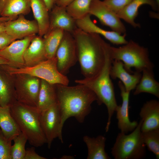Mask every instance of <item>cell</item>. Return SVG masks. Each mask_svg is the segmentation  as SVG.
Segmentation results:
<instances>
[{"label":"cell","instance_id":"5bb4252c","mask_svg":"<svg viewBox=\"0 0 159 159\" xmlns=\"http://www.w3.org/2000/svg\"><path fill=\"white\" fill-rule=\"evenodd\" d=\"M120 91L122 102L121 105H118L115 112L117 120V126L120 132L127 134L133 131L138 125L136 121H131L129 118V110L130 92L126 91L124 87L120 81L118 83Z\"/></svg>","mask_w":159,"mask_h":159},{"label":"cell","instance_id":"f1b7e54d","mask_svg":"<svg viewBox=\"0 0 159 159\" xmlns=\"http://www.w3.org/2000/svg\"><path fill=\"white\" fill-rule=\"evenodd\" d=\"M92 0H74L66 7L68 13L75 20L80 19L89 14Z\"/></svg>","mask_w":159,"mask_h":159},{"label":"cell","instance_id":"d6986e66","mask_svg":"<svg viewBox=\"0 0 159 159\" xmlns=\"http://www.w3.org/2000/svg\"><path fill=\"white\" fill-rule=\"evenodd\" d=\"M14 76L0 65V106L10 107L16 101Z\"/></svg>","mask_w":159,"mask_h":159},{"label":"cell","instance_id":"ffe728a7","mask_svg":"<svg viewBox=\"0 0 159 159\" xmlns=\"http://www.w3.org/2000/svg\"><path fill=\"white\" fill-rule=\"evenodd\" d=\"M23 59L25 66L36 65L47 59L46 55L44 38L35 36L25 50Z\"/></svg>","mask_w":159,"mask_h":159},{"label":"cell","instance_id":"74e56055","mask_svg":"<svg viewBox=\"0 0 159 159\" xmlns=\"http://www.w3.org/2000/svg\"><path fill=\"white\" fill-rule=\"evenodd\" d=\"M5 22L0 21V33L5 32Z\"/></svg>","mask_w":159,"mask_h":159},{"label":"cell","instance_id":"f35d334b","mask_svg":"<svg viewBox=\"0 0 159 159\" xmlns=\"http://www.w3.org/2000/svg\"><path fill=\"white\" fill-rule=\"evenodd\" d=\"M9 62L7 60L0 56V65L3 64L9 65Z\"/></svg>","mask_w":159,"mask_h":159},{"label":"cell","instance_id":"277c9868","mask_svg":"<svg viewBox=\"0 0 159 159\" xmlns=\"http://www.w3.org/2000/svg\"><path fill=\"white\" fill-rule=\"evenodd\" d=\"M10 110L12 117L30 145L38 147L47 143L40 124L39 112L36 107L16 101L10 107Z\"/></svg>","mask_w":159,"mask_h":159},{"label":"cell","instance_id":"603a6c76","mask_svg":"<svg viewBox=\"0 0 159 159\" xmlns=\"http://www.w3.org/2000/svg\"><path fill=\"white\" fill-rule=\"evenodd\" d=\"M30 3L31 8L38 26V35L42 37L49 28V11L43 0H30Z\"/></svg>","mask_w":159,"mask_h":159},{"label":"cell","instance_id":"2e32d148","mask_svg":"<svg viewBox=\"0 0 159 159\" xmlns=\"http://www.w3.org/2000/svg\"><path fill=\"white\" fill-rule=\"evenodd\" d=\"M50 11L49 25L47 32L59 28L72 34L77 28L76 20L68 13L66 7L55 5Z\"/></svg>","mask_w":159,"mask_h":159},{"label":"cell","instance_id":"4fadbf2b","mask_svg":"<svg viewBox=\"0 0 159 159\" xmlns=\"http://www.w3.org/2000/svg\"><path fill=\"white\" fill-rule=\"evenodd\" d=\"M5 26V32L16 40L39 32V27L36 21L28 20L22 14L19 15L15 19L6 21Z\"/></svg>","mask_w":159,"mask_h":159},{"label":"cell","instance_id":"44dd1931","mask_svg":"<svg viewBox=\"0 0 159 159\" xmlns=\"http://www.w3.org/2000/svg\"><path fill=\"white\" fill-rule=\"evenodd\" d=\"M31 9L30 0H0V16L10 20L28 14Z\"/></svg>","mask_w":159,"mask_h":159},{"label":"cell","instance_id":"83f0119b","mask_svg":"<svg viewBox=\"0 0 159 159\" xmlns=\"http://www.w3.org/2000/svg\"><path fill=\"white\" fill-rule=\"evenodd\" d=\"M64 31L61 29H55L47 32L43 36L47 59L55 57L57 49L62 39Z\"/></svg>","mask_w":159,"mask_h":159},{"label":"cell","instance_id":"5b68a950","mask_svg":"<svg viewBox=\"0 0 159 159\" xmlns=\"http://www.w3.org/2000/svg\"><path fill=\"white\" fill-rule=\"evenodd\" d=\"M110 57L112 60L121 61L125 69L132 72L131 68L142 72L145 69H153L154 65L150 61L148 49L131 40L122 46L109 47Z\"/></svg>","mask_w":159,"mask_h":159},{"label":"cell","instance_id":"1f68e13d","mask_svg":"<svg viewBox=\"0 0 159 159\" xmlns=\"http://www.w3.org/2000/svg\"><path fill=\"white\" fill-rule=\"evenodd\" d=\"M12 141L7 138L0 129V159H11Z\"/></svg>","mask_w":159,"mask_h":159},{"label":"cell","instance_id":"52a82bcc","mask_svg":"<svg viewBox=\"0 0 159 159\" xmlns=\"http://www.w3.org/2000/svg\"><path fill=\"white\" fill-rule=\"evenodd\" d=\"M11 74H24L44 80L54 85H68L69 79L66 75L61 73L57 68L56 57L47 59L36 65L16 68L7 64L1 65Z\"/></svg>","mask_w":159,"mask_h":159},{"label":"cell","instance_id":"9c48e42d","mask_svg":"<svg viewBox=\"0 0 159 159\" xmlns=\"http://www.w3.org/2000/svg\"><path fill=\"white\" fill-rule=\"evenodd\" d=\"M39 119L42 130L49 149L53 140L58 138L63 143L61 118L58 103L39 112Z\"/></svg>","mask_w":159,"mask_h":159},{"label":"cell","instance_id":"ac0fdd59","mask_svg":"<svg viewBox=\"0 0 159 159\" xmlns=\"http://www.w3.org/2000/svg\"><path fill=\"white\" fill-rule=\"evenodd\" d=\"M142 132L159 129V102L152 100L144 104L139 113Z\"/></svg>","mask_w":159,"mask_h":159},{"label":"cell","instance_id":"d6a6232c","mask_svg":"<svg viewBox=\"0 0 159 159\" xmlns=\"http://www.w3.org/2000/svg\"><path fill=\"white\" fill-rule=\"evenodd\" d=\"M132 0H103L106 5L117 14Z\"/></svg>","mask_w":159,"mask_h":159},{"label":"cell","instance_id":"4dcf8cb0","mask_svg":"<svg viewBox=\"0 0 159 159\" xmlns=\"http://www.w3.org/2000/svg\"><path fill=\"white\" fill-rule=\"evenodd\" d=\"M14 144L11 149V159H24L26 149L25 146L28 141L26 135L21 132L13 139Z\"/></svg>","mask_w":159,"mask_h":159},{"label":"cell","instance_id":"484cf974","mask_svg":"<svg viewBox=\"0 0 159 159\" xmlns=\"http://www.w3.org/2000/svg\"><path fill=\"white\" fill-rule=\"evenodd\" d=\"M140 79L135 89L134 95L147 93L159 98V83L155 79L153 69H145L142 72Z\"/></svg>","mask_w":159,"mask_h":159},{"label":"cell","instance_id":"ab89813d","mask_svg":"<svg viewBox=\"0 0 159 159\" xmlns=\"http://www.w3.org/2000/svg\"><path fill=\"white\" fill-rule=\"evenodd\" d=\"M9 20L8 18L0 16V21L5 22Z\"/></svg>","mask_w":159,"mask_h":159},{"label":"cell","instance_id":"8d00e7d4","mask_svg":"<svg viewBox=\"0 0 159 159\" xmlns=\"http://www.w3.org/2000/svg\"><path fill=\"white\" fill-rule=\"evenodd\" d=\"M46 4L49 11H50L55 5L56 0H43Z\"/></svg>","mask_w":159,"mask_h":159},{"label":"cell","instance_id":"7a4b0ae2","mask_svg":"<svg viewBox=\"0 0 159 159\" xmlns=\"http://www.w3.org/2000/svg\"><path fill=\"white\" fill-rule=\"evenodd\" d=\"M63 128L65 121L73 117L83 123L91 110V105L97 101L95 93L86 86L81 84L74 86L55 85Z\"/></svg>","mask_w":159,"mask_h":159},{"label":"cell","instance_id":"8fae6325","mask_svg":"<svg viewBox=\"0 0 159 159\" xmlns=\"http://www.w3.org/2000/svg\"><path fill=\"white\" fill-rule=\"evenodd\" d=\"M89 14L96 17L102 24L109 27L112 31L121 34H125L126 29L120 19L103 1L92 0Z\"/></svg>","mask_w":159,"mask_h":159},{"label":"cell","instance_id":"cb8c5ba5","mask_svg":"<svg viewBox=\"0 0 159 159\" xmlns=\"http://www.w3.org/2000/svg\"><path fill=\"white\" fill-rule=\"evenodd\" d=\"M57 103L55 85L41 79L40 87L36 108L40 112Z\"/></svg>","mask_w":159,"mask_h":159},{"label":"cell","instance_id":"836d02e7","mask_svg":"<svg viewBox=\"0 0 159 159\" xmlns=\"http://www.w3.org/2000/svg\"><path fill=\"white\" fill-rule=\"evenodd\" d=\"M16 40L14 37L6 32L0 33V49L6 47Z\"/></svg>","mask_w":159,"mask_h":159},{"label":"cell","instance_id":"d4e9b609","mask_svg":"<svg viewBox=\"0 0 159 159\" xmlns=\"http://www.w3.org/2000/svg\"><path fill=\"white\" fill-rule=\"evenodd\" d=\"M87 146V159H110V157L105 150L106 138L102 135L91 138L87 135L83 137Z\"/></svg>","mask_w":159,"mask_h":159},{"label":"cell","instance_id":"30bf717a","mask_svg":"<svg viewBox=\"0 0 159 159\" xmlns=\"http://www.w3.org/2000/svg\"><path fill=\"white\" fill-rule=\"evenodd\" d=\"M55 57L58 70L64 75L78 61L75 41L70 32L64 31Z\"/></svg>","mask_w":159,"mask_h":159},{"label":"cell","instance_id":"3957f363","mask_svg":"<svg viewBox=\"0 0 159 159\" xmlns=\"http://www.w3.org/2000/svg\"><path fill=\"white\" fill-rule=\"evenodd\" d=\"M109 46L104 65L100 72L96 76L75 80L77 84L83 85L92 90L96 95L99 104H104L108 113L107 122L105 128L106 132L109 129L112 117L118 106L113 84L111 79L110 71L112 59L110 53Z\"/></svg>","mask_w":159,"mask_h":159},{"label":"cell","instance_id":"4316f807","mask_svg":"<svg viewBox=\"0 0 159 159\" xmlns=\"http://www.w3.org/2000/svg\"><path fill=\"white\" fill-rule=\"evenodd\" d=\"M0 127L4 135L12 141L21 132L11 114L10 106H0Z\"/></svg>","mask_w":159,"mask_h":159},{"label":"cell","instance_id":"7c38bea8","mask_svg":"<svg viewBox=\"0 0 159 159\" xmlns=\"http://www.w3.org/2000/svg\"><path fill=\"white\" fill-rule=\"evenodd\" d=\"M36 34L16 40L6 47L0 49V56L7 60L9 65L16 68L25 66L23 59L24 52Z\"/></svg>","mask_w":159,"mask_h":159},{"label":"cell","instance_id":"ba28073f","mask_svg":"<svg viewBox=\"0 0 159 159\" xmlns=\"http://www.w3.org/2000/svg\"><path fill=\"white\" fill-rule=\"evenodd\" d=\"M14 75L16 101L26 105L36 107L41 79L26 74Z\"/></svg>","mask_w":159,"mask_h":159},{"label":"cell","instance_id":"6da1fadb","mask_svg":"<svg viewBox=\"0 0 159 159\" xmlns=\"http://www.w3.org/2000/svg\"><path fill=\"white\" fill-rule=\"evenodd\" d=\"M75 39L78 60L85 78L97 75L102 69L110 44L97 34L77 28L72 34Z\"/></svg>","mask_w":159,"mask_h":159},{"label":"cell","instance_id":"f546056e","mask_svg":"<svg viewBox=\"0 0 159 159\" xmlns=\"http://www.w3.org/2000/svg\"><path fill=\"white\" fill-rule=\"evenodd\" d=\"M143 141L148 149L159 158V129L142 132Z\"/></svg>","mask_w":159,"mask_h":159},{"label":"cell","instance_id":"e575fe53","mask_svg":"<svg viewBox=\"0 0 159 159\" xmlns=\"http://www.w3.org/2000/svg\"><path fill=\"white\" fill-rule=\"evenodd\" d=\"M45 157L41 156L37 154L34 147L28 148L26 149L24 159H46Z\"/></svg>","mask_w":159,"mask_h":159},{"label":"cell","instance_id":"7402d4cb","mask_svg":"<svg viewBox=\"0 0 159 159\" xmlns=\"http://www.w3.org/2000/svg\"><path fill=\"white\" fill-rule=\"evenodd\" d=\"M144 4L149 5L154 10L159 9V6L153 0H132L117 14L120 19H122L133 27H139L140 24L136 23L135 20L138 14L139 8Z\"/></svg>","mask_w":159,"mask_h":159},{"label":"cell","instance_id":"8992f818","mask_svg":"<svg viewBox=\"0 0 159 159\" xmlns=\"http://www.w3.org/2000/svg\"><path fill=\"white\" fill-rule=\"evenodd\" d=\"M140 120L135 129L127 134L119 133L111 149V153L115 159H141L146 154V146L141 135Z\"/></svg>","mask_w":159,"mask_h":159},{"label":"cell","instance_id":"d590c367","mask_svg":"<svg viewBox=\"0 0 159 159\" xmlns=\"http://www.w3.org/2000/svg\"><path fill=\"white\" fill-rule=\"evenodd\" d=\"M74 0H56L55 5L61 7H66Z\"/></svg>","mask_w":159,"mask_h":159},{"label":"cell","instance_id":"9a60e30c","mask_svg":"<svg viewBox=\"0 0 159 159\" xmlns=\"http://www.w3.org/2000/svg\"><path fill=\"white\" fill-rule=\"evenodd\" d=\"M90 15L88 14L82 19L76 20L77 28L88 33L101 35L114 44H125L127 42L125 39L126 33L122 35L113 31H107L101 28L92 21Z\"/></svg>","mask_w":159,"mask_h":159},{"label":"cell","instance_id":"e0dca14e","mask_svg":"<svg viewBox=\"0 0 159 159\" xmlns=\"http://www.w3.org/2000/svg\"><path fill=\"white\" fill-rule=\"evenodd\" d=\"M111 78L118 79L123 84L126 91L130 92L136 87L141 77V72L136 71L132 74L125 68L121 61L113 60L110 71Z\"/></svg>","mask_w":159,"mask_h":159},{"label":"cell","instance_id":"60d3db41","mask_svg":"<svg viewBox=\"0 0 159 159\" xmlns=\"http://www.w3.org/2000/svg\"><path fill=\"white\" fill-rule=\"evenodd\" d=\"M154 0L157 3L158 6H159V0Z\"/></svg>","mask_w":159,"mask_h":159}]
</instances>
